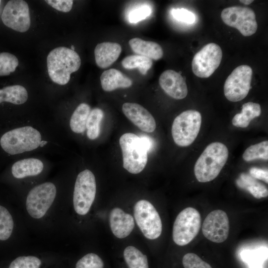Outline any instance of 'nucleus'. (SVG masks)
Returning <instances> with one entry per match:
<instances>
[{
    "instance_id": "nucleus-1",
    "label": "nucleus",
    "mask_w": 268,
    "mask_h": 268,
    "mask_svg": "<svg viewBox=\"0 0 268 268\" xmlns=\"http://www.w3.org/2000/svg\"><path fill=\"white\" fill-rule=\"evenodd\" d=\"M45 143L42 134L37 128L26 125L5 133L0 137L2 149L10 155H17L34 151Z\"/></svg>"
},
{
    "instance_id": "nucleus-2",
    "label": "nucleus",
    "mask_w": 268,
    "mask_h": 268,
    "mask_svg": "<svg viewBox=\"0 0 268 268\" xmlns=\"http://www.w3.org/2000/svg\"><path fill=\"white\" fill-rule=\"evenodd\" d=\"M47 65L51 79L58 84L64 85L69 81L70 74L79 69L81 59L74 50L59 47L49 53Z\"/></svg>"
},
{
    "instance_id": "nucleus-3",
    "label": "nucleus",
    "mask_w": 268,
    "mask_h": 268,
    "mask_svg": "<svg viewBox=\"0 0 268 268\" xmlns=\"http://www.w3.org/2000/svg\"><path fill=\"white\" fill-rule=\"evenodd\" d=\"M229 152L227 147L220 142L208 145L198 158L194 166V174L201 183L212 181L219 175L226 164Z\"/></svg>"
},
{
    "instance_id": "nucleus-4",
    "label": "nucleus",
    "mask_w": 268,
    "mask_h": 268,
    "mask_svg": "<svg viewBox=\"0 0 268 268\" xmlns=\"http://www.w3.org/2000/svg\"><path fill=\"white\" fill-rule=\"evenodd\" d=\"M123 167L132 174H138L145 168L147 161V151L139 136L128 133L120 138Z\"/></svg>"
},
{
    "instance_id": "nucleus-5",
    "label": "nucleus",
    "mask_w": 268,
    "mask_h": 268,
    "mask_svg": "<svg viewBox=\"0 0 268 268\" xmlns=\"http://www.w3.org/2000/svg\"><path fill=\"white\" fill-rule=\"evenodd\" d=\"M201 124V113L196 110L185 111L174 119L172 135L175 143L179 146L191 145L197 138Z\"/></svg>"
},
{
    "instance_id": "nucleus-6",
    "label": "nucleus",
    "mask_w": 268,
    "mask_h": 268,
    "mask_svg": "<svg viewBox=\"0 0 268 268\" xmlns=\"http://www.w3.org/2000/svg\"><path fill=\"white\" fill-rule=\"evenodd\" d=\"M201 226L199 212L192 207L184 209L178 214L173 224L174 242L180 246L188 244L197 236Z\"/></svg>"
},
{
    "instance_id": "nucleus-7",
    "label": "nucleus",
    "mask_w": 268,
    "mask_h": 268,
    "mask_svg": "<svg viewBox=\"0 0 268 268\" xmlns=\"http://www.w3.org/2000/svg\"><path fill=\"white\" fill-rule=\"evenodd\" d=\"M96 183L93 173L85 169L77 175L74 187L73 204L75 211L84 215L89 211L94 201Z\"/></svg>"
},
{
    "instance_id": "nucleus-8",
    "label": "nucleus",
    "mask_w": 268,
    "mask_h": 268,
    "mask_svg": "<svg viewBox=\"0 0 268 268\" xmlns=\"http://www.w3.org/2000/svg\"><path fill=\"white\" fill-rule=\"evenodd\" d=\"M57 195V188L52 182L36 186L28 193L26 208L29 214L35 219L43 217L53 204Z\"/></svg>"
},
{
    "instance_id": "nucleus-9",
    "label": "nucleus",
    "mask_w": 268,
    "mask_h": 268,
    "mask_svg": "<svg viewBox=\"0 0 268 268\" xmlns=\"http://www.w3.org/2000/svg\"><path fill=\"white\" fill-rule=\"evenodd\" d=\"M134 216L143 235L150 240L158 238L162 230L161 218L152 204L145 200L138 201L134 206Z\"/></svg>"
},
{
    "instance_id": "nucleus-10",
    "label": "nucleus",
    "mask_w": 268,
    "mask_h": 268,
    "mask_svg": "<svg viewBox=\"0 0 268 268\" xmlns=\"http://www.w3.org/2000/svg\"><path fill=\"white\" fill-rule=\"evenodd\" d=\"M252 74V69L248 65L236 67L224 83V94L226 99L231 102L244 99L251 88Z\"/></svg>"
},
{
    "instance_id": "nucleus-11",
    "label": "nucleus",
    "mask_w": 268,
    "mask_h": 268,
    "mask_svg": "<svg viewBox=\"0 0 268 268\" xmlns=\"http://www.w3.org/2000/svg\"><path fill=\"white\" fill-rule=\"evenodd\" d=\"M221 17L225 24L237 29L244 36H250L257 31L256 15L249 7L233 6L225 8L221 12Z\"/></svg>"
},
{
    "instance_id": "nucleus-12",
    "label": "nucleus",
    "mask_w": 268,
    "mask_h": 268,
    "mask_svg": "<svg viewBox=\"0 0 268 268\" xmlns=\"http://www.w3.org/2000/svg\"><path fill=\"white\" fill-rule=\"evenodd\" d=\"M222 58V50L218 45L214 43L205 45L193 58V73L201 78L209 77L219 66Z\"/></svg>"
},
{
    "instance_id": "nucleus-13",
    "label": "nucleus",
    "mask_w": 268,
    "mask_h": 268,
    "mask_svg": "<svg viewBox=\"0 0 268 268\" xmlns=\"http://www.w3.org/2000/svg\"><path fill=\"white\" fill-rule=\"evenodd\" d=\"M1 20L7 27L19 32H25L30 28L31 19L29 6L23 0L8 1L1 14Z\"/></svg>"
},
{
    "instance_id": "nucleus-14",
    "label": "nucleus",
    "mask_w": 268,
    "mask_h": 268,
    "mask_svg": "<svg viewBox=\"0 0 268 268\" xmlns=\"http://www.w3.org/2000/svg\"><path fill=\"white\" fill-rule=\"evenodd\" d=\"M229 220L226 213L221 209L210 212L204 219L202 225L204 236L209 241L220 243L229 235Z\"/></svg>"
},
{
    "instance_id": "nucleus-15",
    "label": "nucleus",
    "mask_w": 268,
    "mask_h": 268,
    "mask_svg": "<svg viewBox=\"0 0 268 268\" xmlns=\"http://www.w3.org/2000/svg\"><path fill=\"white\" fill-rule=\"evenodd\" d=\"M122 111L140 130L152 133L155 130L156 124L154 117L141 105L134 103H125L122 105Z\"/></svg>"
},
{
    "instance_id": "nucleus-16",
    "label": "nucleus",
    "mask_w": 268,
    "mask_h": 268,
    "mask_svg": "<svg viewBox=\"0 0 268 268\" xmlns=\"http://www.w3.org/2000/svg\"><path fill=\"white\" fill-rule=\"evenodd\" d=\"M159 83L161 88L170 97L177 100L185 98L188 88L184 78L180 73L172 69L163 71L159 76Z\"/></svg>"
},
{
    "instance_id": "nucleus-17",
    "label": "nucleus",
    "mask_w": 268,
    "mask_h": 268,
    "mask_svg": "<svg viewBox=\"0 0 268 268\" xmlns=\"http://www.w3.org/2000/svg\"><path fill=\"white\" fill-rule=\"evenodd\" d=\"M109 223L113 234L120 239L128 236L134 227L133 217L119 207H115L111 211Z\"/></svg>"
},
{
    "instance_id": "nucleus-18",
    "label": "nucleus",
    "mask_w": 268,
    "mask_h": 268,
    "mask_svg": "<svg viewBox=\"0 0 268 268\" xmlns=\"http://www.w3.org/2000/svg\"><path fill=\"white\" fill-rule=\"evenodd\" d=\"M122 50L121 46L115 42H105L97 44L94 49L97 66L101 68L109 67L117 60Z\"/></svg>"
},
{
    "instance_id": "nucleus-19",
    "label": "nucleus",
    "mask_w": 268,
    "mask_h": 268,
    "mask_svg": "<svg viewBox=\"0 0 268 268\" xmlns=\"http://www.w3.org/2000/svg\"><path fill=\"white\" fill-rule=\"evenodd\" d=\"M44 168V163L40 159L26 158L14 163L11 167V173L14 178L21 179L37 176L42 172Z\"/></svg>"
},
{
    "instance_id": "nucleus-20",
    "label": "nucleus",
    "mask_w": 268,
    "mask_h": 268,
    "mask_svg": "<svg viewBox=\"0 0 268 268\" xmlns=\"http://www.w3.org/2000/svg\"><path fill=\"white\" fill-rule=\"evenodd\" d=\"M100 81L103 90L110 92L119 88H129L133 81L121 71L111 68L104 71L101 75Z\"/></svg>"
},
{
    "instance_id": "nucleus-21",
    "label": "nucleus",
    "mask_w": 268,
    "mask_h": 268,
    "mask_svg": "<svg viewBox=\"0 0 268 268\" xmlns=\"http://www.w3.org/2000/svg\"><path fill=\"white\" fill-rule=\"evenodd\" d=\"M129 43L133 51L137 55L156 61L160 60L163 56L162 47L156 42L134 38L129 41Z\"/></svg>"
},
{
    "instance_id": "nucleus-22",
    "label": "nucleus",
    "mask_w": 268,
    "mask_h": 268,
    "mask_svg": "<svg viewBox=\"0 0 268 268\" xmlns=\"http://www.w3.org/2000/svg\"><path fill=\"white\" fill-rule=\"evenodd\" d=\"M261 114V107L259 104L248 102L242 105L241 112L236 114L232 120L233 126L236 127L246 128L251 121Z\"/></svg>"
},
{
    "instance_id": "nucleus-23",
    "label": "nucleus",
    "mask_w": 268,
    "mask_h": 268,
    "mask_svg": "<svg viewBox=\"0 0 268 268\" xmlns=\"http://www.w3.org/2000/svg\"><path fill=\"white\" fill-rule=\"evenodd\" d=\"M236 183L239 187L248 191L256 199L268 196L267 188L249 174L242 173L236 180Z\"/></svg>"
},
{
    "instance_id": "nucleus-24",
    "label": "nucleus",
    "mask_w": 268,
    "mask_h": 268,
    "mask_svg": "<svg viewBox=\"0 0 268 268\" xmlns=\"http://www.w3.org/2000/svg\"><path fill=\"white\" fill-rule=\"evenodd\" d=\"M28 98L26 88L20 85L7 86L0 89V103L5 102L14 105H22Z\"/></svg>"
},
{
    "instance_id": "nucleus-25",
    "label": "nucleus",
    "mask_w": 268,
    "mask_h": 268,
    "mask_svg": "<svg viewBox=\"0 0 268 268\" xmlns=\"http://www.w3.org/2000/svg\"><path fill=\"white\" fill-rule=\"evenodd\" d=\"M91 111L90 106L85 103L79 104L69 120V127L72 132L81 134L86 131V124Z\"/></svg>"
},
{
    "instance_id": "nucleus-26",
    "label": "nucleus",
    "mask_w": 268,
    "mask_h": 268,
    "mask_svg": "<svg viewBox=\"0 0 268 268\" xmlns=\"http://www.w3.org/2000/svg\"><path fill=\"white\" fill-rule=\"evenodd\" d=\"M123 256L129 268H149L147 256L134 246L126 247Z\"/></svg>"
},
{
    "instance_id": "nucleus-27",
    "label": "nucleus",
    "mask_w": 268,
    "mask_h": 268,
    "mask_svg": "<svg viewBox=\"0 0 268 268\" xmlns=\"http://www.w3.org/2000/svg\"><path fill=\"white\" fill-rule=\"evenodd\" d=\"M104 117V112L100 108L91 110L86 124V135L90 140L97 138L100 133V124Z\"/></svg>"
},
{
    "instance_id": "nucleus-28",
    "label": "nucleus",
    "mask_w": 268,
    "mask_h": 268,
    "mask_svg": "<svg viewBox=\"0 0 268 268\" xmlns=\"http://www.w3.org/2000/svg\"><path fill=\"white\" fill-rule=\"evenodd\" d=\"M152 60L147 57L134 55L125 57L122 61L123 67L127 69L137 68L140 73L145 75L152 66Z\"/></svg>"
},
{
    "instance_id": "nucleus-29",
    "label": "nucleus",
    "mask_w": 268,
    "mask_h": 268,
    "mask_svg": "<svg viewBox=\"0 0 268 268\" xmlns=\"http://www.w3.org/2000/svg\"><path fill=\"white\" fill-rule=\"evenodd\" d=\"M242 157L246 161H250L257 159L267 160L268 159V141L265 140L248 147Z\"/></svg>"
},
{
    "instance_id": "nucleus-30",
    "label": "nucleus",
    "mask_w": 268,
    "mask_h": 268,
    "mask_svg": "<svg viewBox=\"0 0 268 268\" xmlns=\"http://www.w3.org/2000/svg\"><path fill=\"white\" fill-rule=\"evenodd\" d=\"M13 226L11 215L6 208L0 205V240L5 241L10 237Z\"/></svg>"
},
{
    "instance_id": "nucleus-31",
    "label": "nucleus",
    "mask_w": 268,
    "mask_h": 268,
    "mask_svg": "<svg viewBox=\"0 0 268 268\" xmlns=\"http://www.w3.org/2000/svg\"><path fill=\"white\" fill-rule=\"evenodd\" d=\"M18 65L16 56L7 52L0 53V76H6L15 70Z\"/></svg>"
},
{
    "instance_id": "nucleus-32",
    "label": "nucleus",
    "mask_w": 268,
    "mask_h": 268,
    "mask_svg": "<svg viewBox=\"0 0 268 268\" xmlns=\"http://www.w3.org/2000/svg\"><path fill=\"white\" fill-rule=\"evenodd\" d=\"M42 262L33 256H20L10 264L8 268H40Z\"/></svg>"
},
{
    "instance_id": "nucleus-33",
    "label": "nucleus",
    "mask_w": 268,
    "mask_h": 268,
    "mask_svg": "<svg viewBox=\"0 0 268 268\" xmlns=\"http://www.w3.org/2000/svg\"><path fill=\"white\" fill-rule=\"evenodd\" d=\"M102 259L95 253H88L80 258L76 263L75 268H104Z\"/></svg>"
},
{
    "instance_id": "nucleus-34",
    "label": "nucleus",
    "mask_w": 268,
    "mask_h": 268,
    "mask_svg": "<svg viewBox=\"0 0 268 268\" xmlns=\"http://www.w3.org/2000/svg\"><path fill=\"white\" fill-rule=\"evenodd\" d=\"M182 264L184 268H212L207 263L192 253H187L183 256Z\"/></svg>"
},
{
    "instance_id": "nucleus-35",
    "label": "nucleus",
    "mask_w": 268,
    "mask_h": 268,
    "mask_svg": "<svg viewBox=\"0 0 268 268\" xmlns=\"http://www.w3.org/2000/svg\"><path fill=\"white\" fill-rule=\"evenodd\" d=\"M151 13V9L148 5H142L132 10L129 15V19L131 23H137L145 19Z\"/></svg>"
},
{
    "instance_id": "nucleus-36",
    "label": "nucleus",
    "mask_w": 268,
    "mask_h": 268,
    "mask_svg": "<svg viewBox=\"0 0 268 268\" xmlns=\"http://www.w3.org/2000/svg\"><path fill=\"white\" fill-rule=\"evenodd\" d=\"M171 13L175 19L184 23L192 24L196 20L195 14L183 8L172 9Z\"/></svg>"
},
{
    "instance_id": "nucleus-37",
    "label": "nucleus",
    "mask_w": 268,
    "mask_h": 268,
    "mask_svg": "<svg viewBox=\"0 0 268 268\" xmlns=\"http://www.w3.org/2000/svg\"><path fill=\"white\" fill-rule=\"evenodd\" d=\"M45 1L54 8L64 12H69L73 3L72 0H46Z\"/></svg>"
},
{
    "instance_id": "nucleus-38",
    "label": "nucleus",
    "mask_w": 268,
    "mask_h": 268,
    "mask_svg": "<svg viewBox=\"0 0 268 268\" xmlns=\"http://www.w3.org/2000/svg\"><path fill=\"white\" fill-rule=\"evenodd\" d=\"M250 175L255 179L263 180L268 183V172L267 170L253 167L249 170Z\"/></svg>"
},
{
    "instance_id": "nucleus-39",
    "label": "nucleus",
    "mask_w": 268,
    "mask_h": 268,
    "mask_svg": "<svg viewBox=\"0 0 268 268\" xmlns=\"http://www.w3.org/2000/svg\"><path fill=\"white\" fill-rule=\"evenodd\" d=\"M139 137L144 147L148 152L151 149L153 146V142L152 139L147 135H141Z\"/></svg>"
},
{
    "instance_id": "nucleus-40",
    "label": "nucleus",
    "mask_w": 268,
    "mask_h": 268,
    "mask_svg": "<svg viewBox=\"0 0 268 268\" xmlns=\"http://www.w3.org/2000/svg\"><path fill=\"white\" fill-rule=\"evenodd\" d=\"M240 2H242V3L245 4V5H249L250 4H251V3H252L254 0H240L239 1Z\"/></svg>"
},
{
    "instance_id": "nucleus-41",
    "label": "nucleus",
    "mask_w": 268,
    "mask_h": 268,
    "mask_svg": "<svg viewBox=\"0 0 268 268\" xmlns=\"http://www.w3.org/2000/svg\"><path fill=\"white\" fill-rule=\"evenodd\" d=\"M70 49L72 50H74V47L73 45H71V48H70Z\"/></svg>"
},
{
    "instance_id": "nucleus-42",
    "label": "nucleus",
    "mask_w": 268,
    "mask_h": 268,
    "mask_svg": "<svg viewBox=\"0 0 268 268\" xmlns=\"http://www.w3.org/2000/svg\"><path fill=\"white\" fill-rule=\"evenodd\" d=\"M0 3H1V0H0Z\"/></svg>"
}]
</instances>
